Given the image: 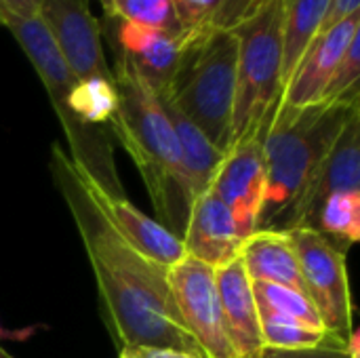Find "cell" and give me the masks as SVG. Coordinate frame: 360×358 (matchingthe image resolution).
Segmentation results:
<instances>
[{
	"label": "cell",
	"mask_w": 360,
	"mask_h": 358,
	"mask_svg": "<svg viewBox=\"0 0 360 358\" xmlns=\"http://www.w3.org/2000/svg\"><path fill=\"white\" fill-rule=\"evenodd\" d=\"M51 175L80 234L114 344L120 350L158 346L205 357L179 321L167 268L141 255L116 230L86 173L59 143L51 146Z\"/></svg>",
	"instance_id": "obj_1"
},
{
	"label": "cell",
	"mask_w": 360,
	"mask_h": 358,
	"mask_svg": "<svg viewBox=\"0 0 360 358\" xmlns=\"http://www.w3.org/2000/svg\"><path fill=\"white\" fill-rule=\"evenodd\" d=\"M118 91V110L110 120L116 137L135 162L160 222L179 238L184 236L190 203L186 194L179 141L160 97L146 84L137 70L120 55L112 68Z\"/></svg>",
	"instance_id": "obj_2"
},
{
	"label": "cell",
	"mask_w": 360,
	"mask_h": 358,
	"mask_svg": "<svg viewBox=\"0 0 360 358\" xmlns=\"http://www.w3.org/2000/svg\"><path fill=\"white\" fill-rule=\"evenodd\" d=\"M359 103H278L264 137L266 198L259 230H281L331 143L359 112Z\"/></svg>",
	"instance_id": "obj_3"
},
{
	"label": "cell",
	"mask_w": 360,
	"mask_h": 358,
	"mask_svg": "<svg viewBox=\"0 0 360 358\" xmlns=\"http://www.w3.org/2000/svg\"><path fill=\"white\" fill-rule=\"evenodd\" d=\"M236 53L238 44L232 30H207L186 36L181 59L167 93L221 154L232 143Z\"/></svg>",
	"instance_id": "obj_4"
},
{
	"label": "cell",
	"mask_w": 360,
	"mask_h": 358,
	"mask_svg": "<svg viewBox=\"0 0 360 358\" xmlns=\"http://www.w3.org/2000/svg\"><path fill=\"white\" fill-rule=\"evenodd\" d=\"M232 32L238 53L230 148L262 129L283 99V0H262Z\"/></svg>",
	"instance_id": "obj_5"
},
{
	"label": "cell",
	"mask_w": 360,
	"mask_h": 358,
	"mask_svg": "<svg viewBox=\"0 0 360 358\" xmlns=\"http://www.w3.org/2000/svg\"><path fill=\"white\" fill-rule=\"evenodd\" d=\"M295 243L306 293L321 312L329 333L348 342L354 331V308L346 270V251L314 228L287 230Z\"/></svg>",
	"instance_id": "obj_6"
},
{
	"label": "cell",
	"mask_w": 360,
	"mask_h": 358,
	"mask_svg": "<svg viewBox=\"0 0 360 358\" xmlns=\"http://www.w3.org/2000/svg\"><path fill=\"white\" fill-rule=\"evenodd\" d=\"M167 281L179 321L200 352L207 358H238L226 331L215 268L186 255L167 270Z\"/></svg>",
	"instance_id": "obj_7"
},
{
	"label": "cell",
	"mask_w": 360,
	"mask_h": 358,
	"mask_svg": "<svg viewBox=\"0 0 360 358\" xmlns=\"http://www.w3.org/2000/svg\"><path fill=\"white\" fill-rule=\"evenodd\" d=\"M272 118L224 154L209 188L230 209L243 238L259 230V215L266 198L264 137Z\"/></svg>",
	"instance_id": "obj_8"
},
{
	"label": "cell",
	"mask_w": 360,
	"mask_h": 358,
	"mask_svg": "<svg viewBox=\"0 0 360 358\" xmlns=\"http://www.w3.org/2000/svg\"><path fill=\"white\" fill-rule=\"evenodd\" d=\"M38 17L76 80L114 78L103 53V30L91 13L89 0H42Z\"/></svg>",
	"instance_id": "obj_9"
},
{
	"label": "cell",
	"mask_w": 360,
	"mask_h": 358,
	"mask_svg": "<svg viewBox=\"0 0 360 358\" xmlns=\"http://www.w3.org/2000/svg\"><path fill=\"white\" fill-rule=\"evenodd\" d=\"M360 110L354 112L329 152L323 156L314 169L310 181L306 184L302 196L289 211L283 232L293 228H312L316 213L327 196L338 192H356L360 194Z\"/></svg>",
	"instance_id": "obj_10"
},
{
	"label": "cell",
	"mask_w": 360,
	"mask_h": 358,
	"mask_svg": "<svg viewBox=\"0 0 360 358\" xmlns=\"http://www.w3.org/2000/svg\"><path fill=\"white\" fill-rule=\"evenodd\" d=\"M105 36L112 44V53L124 57L156 95L169 93L181 59L184 40L162 30L118 17L105 15Z\"/></svg>",
	"instance_id": "obj_11"
},
{
	"label": "cell",
	"mask_w": 360,
	"mask_h": 358,
	"mask_svg": "<svg viewBox=\"0 0 360 358\" xmlns=\"http://www.w3.org/2000/svg\"><path fill=\"white\" fill-rule=\"evenodd\" d=\"M359 34L360 13L335 23L327 32H319L287 80L281 101L293 108L319 103L338 63Z\"/></svg>",
	"instance_id": "obj_12"
},
{
	"label": "cell",
	"mask_w": 360,
	"mask_h": 358,
	"mask_svg": "<svg viewBox=\"0 0 360 358\" xmlns=\"http://www.w3.org/2000/svg\"><path fill=\"white\" fill-rule=\"evenodd\" d=\"M181 241L188 255L213 268L240 257L245 243L230 209L211 190L192 203Z\"/></svg>",
	"instance_id": "obj_13"
},
{
	"label": "cell",
	"mask_w": 360,
	"mask_h": 358,
	"mask_svg": "<svg viewBox=\"0 0 360 358\" xmlns=\"http://www.w3.org/2000/svg\"><path fill=\"white\" fill-rule=\"evenodd\" d=\"M89 181H91L95 198L99 200L110 222L141 255H146L148 260H152L154 264L167 270L188 255L184 241L177 234H173L169 228H165L160 222L148 217L129 198H112L105 192H101L99 186L91 177Z\"/></svg>",
	"instance_id": "obj_14"
},
{
	"label": "cell",
	"mask_w": 360,
	"mask_h": 358,
	"mask_svg": "<svg viewBox=\"0 0 360 358\" xmlns=\"http://www.w3.org/2000/svg\"><path fill=\"white\" fill-rule=\"evenodd\" d=\"M215 285L226 331L236 357H251L262 352L257 302L243 260L236 257L215 268Z\"/></svg>",
	"instance_id": "obj_15"
},
{
	"label": "cell",
	"mask_w": 360,
	"mask_h": 358,
	"mask_svg": "<svg viewBox=\"0 0 360 358\" xmlns=\"http://www.w3.org/2000/svg\"><path fill=\"white\" fill-rule=\"evenodd\" d=\"M240 260L251 281L278 283L306 291L297 249L289 232L257 230L245 238Z\"/></svg>",
	"instance_id": "obj_16"
},
{
	"label": "cell",
	"mask_w": 360,
	"mask_h": 358,
	"mask_svg": "<svg viewBox=\"0 0 360 358\" xmlns=\"http://www.w3.org/2000/svg\"><path fill=\"white\" fill-rule=\"evenodd\" d=\"M158 97L169 114V120H171L173 131L179 141L186 194H188V203L192 207V203L211 188V181L217 173V167H219L224 154L202 135V131L188 116H184L179 112V108L169 99L167 93H160Z\"/></svg>",
	"instance_id": "obj_17"
},
{
	"label": "cell",
	"mask_w": 360,
	"mask_h": 358,
	"mask_svg": "<svg viewBox=\"0 0 360 358\" xmlns=\"http://www.w3.org/2000/svg\"><path fill=\"white\" fill-rule=\"evenodd\" d=\"M329 0H283V84L319 36Z\"/></svg>",
	"instance_id": "obj_18"
},
{
	"label": "cell",
	"mask_w": 360,
	"mask_h": 358,
	"mask_svg": "<svg viewBox=\"0 0 360 358\" xmlns=\"http://www.w3.org/2000/svg\"><path fill=\"white\" fill-rule=\"evenodd\" d=\"M259 2L262 0H173L184 38L207 30H232Z\"/></svg>",
	"instance_id": "obj_19"
},
{
	"label": "cell",
	"mask_w": 360,
	"mask_h": 358,
	"mask_svg": "<svg viewBox=\"0 0 360 358\" xmlns=\"http://www.w3.org/2000/svg\"><path fill=\"white\" fill-rule=\"evenodd\" d=\"M257 317H259L262 350H304L325 344H335L346 348V342L329 333L327 329H312L308 325H302L293 319H287L262 306H257Z\"/></svg>",
	"instance_id": "obj_20"
},
{
	"label": "cell",
	"mask_w": 360,
	"mask_h": 358,
	"mask_svg": "<svg viewBox=\"0 0 360 358\" xmlns=\"http://www.w3.org/2000/svg\"><path fill=\"white\" fill-rule=\"evenodd\" d=\"M312 228L346 251L360 238V194L338 192L327 196Z\"/></svg>",
	"instance_id": "obj_21"
},
{
	"label": "cell",
	"mask_w": 360,
	"mask_h": 358,
	"mask_svg": "<svg viewBox=\"0 0 360 358\" xmlns=\"http://www.w3.org/2000/svg\"><path fill=\"white\" fill-rule=\"evenodd\" d=\"M251 285L257 306L268 308L287 319H293L312 329H325L321 312L306 291L278 283H266V281H251Z\"/></svg>",
	"instance_id": "obj_22"
},
{
	"label": "cell",
	"mask_w": 360,
	"mask_h": 358,
	"mask_svg": "<svg viewBox=\"0 0 360 358\" xmlns=\"http://www.w3.org/2000/svg\"><path fill=\"white\" fill-rule=\"evenodd\" d=\"M101 4L108 17L156 27L184 40L173 0H101Z\"/></svg>",
	"instance_id": "obj_23"
},
{
	"label": "cell",
	"mask_w": 360,
	"mask_h": 358,
	"mask_svg": "<svg viewBox=\"0 0 360 358\" xmlns=\"http://www.w3.org/2000/svg\"><path fill=\"white\" fill-rule=\"evenodd\" d=\"M360 34L350 42L342 61L338 63L321 101L323 103H359ZM319 101V103H321Z\"/></svg>",
	"instance_id": "obj_24"
},
{
	"label": "cell",
	"mask_w": 360,
	"mask_h": 358,
	"mask_svg": "<svg viewBox=\"0 0 360 358\" xmlns=\"http://www.w3.org/2000/svg\"><path fill=\"white\" fill-rule=\"evenodd\" d=\"M264 358H352L344 346L325 344L304 350H262Z\"/></svg>",
	"instance_id": "obj_25"
},
{
	"label": "cell",
	"mask_w": 360,
	"mask_h": 358,
	"mask_svg": "<svg viewBox=\"0 0 360 358\" xmlns=\"http://www.w3.org/2000/svg\"><path fill=\"white\" fill-rule=\"evenodd\" d=\"M360 0H329L327 2V11H325V17H323V25H321V32H327L331 30L335 23L352 17L354 13L359 11Z\"/></svg>",
	"instance_id": "obj_26"
},
{
	"label": "cell",
	"mask_w": 360,
	"mask_h": 358,
	"mask_svg": "<svg viewBox=\"0 0 360 358\" xmlns=\"http://www.w3.org/2000/svg\"><path fill=\"white\" fill-rule=\"evenodd\" d=\"M122 358H205L198 354H190L184 350H173V348H158V346H133V348H122Z\"/></svg>",
	"instance_id": "obj_27"
},
{
	"label": "cell",
	"mask_w": 360,
	"mask_h": 358,
	"mask_svg": "<svg viewBox=\"0 0 360 358\" xmlns=\"http://www.w3.org/2000/svg\"><path fill=\"white\" fill-rule=\"evenodd\" d=\"M42 0H0V6H4L6 11L15 13V15H25V17H34L38 15Z\"/></svg>",
	"instance_id": "obj_28"
},
{
	"label": "cell",
	"mask_w": 360,
	"mask_h": 358,
	"mask_svg": "<svg viewBox=\"0 0 360 358\" xmlns=\"http://www.w3.org/2000/svg\"><path fill=\"white\" fill-rule=\"evenodd\" d=\"M38 331V327H25V329H17V331H8L0 325V340H8V342H25L32 338V333Z\"/></svg>",
	"instance_id": "obj_29"
},
{
	"label": "cell",
	"mask_w": 360,
	"mask_h": 358,
	"mask_svg": "<svg viewBox=\"0 0 360 358\" xmlns=\"http://www.w3.org/2000/svg\"><path fill=\"white\" fill-rule=\"evenodd\" d=\"M0 358H13V357H11V354H8V352H6V350L0 346Z\"/></svg>",
	"instance_id": "obj_30"
},
{
	"label": "cell",
	"mask_w": 360,
	"mask_h": 358,
	"mask_svg": "<svg viewBox=\"0 0 360 358\" xmlns=\"http://www.w3.org/2000/svg\"><path fill=\"white\" fill-rule=\"evenodd\" d=\"M238 358H264L262 352H257V354H251V357H238Z\"/></svg>",
	"instance_id": "obj_31"
},
{
	"label": "cell",
	"mask_w": 360,
	"mask_h": 358,
	"mask_svg": "<svg viewBox=\"0 0 360 358\" xmlns=\"http://www.w3.org/2000/svg\"><path fill=\"white\" fill-rule=\"evenodd\" d=\"M120 358H122V357H120Z\"/></svg>",
	"instance_id": "obj_32"
}]
</instances>
